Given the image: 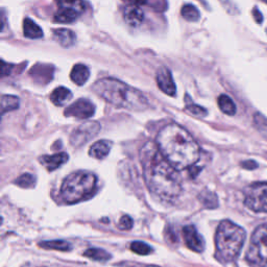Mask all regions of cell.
I'll return each mask as SVG.
<instances>
[{
  "label": "cell",
  "mask_w": 267,
  "mask_h": 267,
  "mask_svg": "<svg viewBox=\"0 0 267 267\" xmlns=\"http://www.w3.org/2000/svg\"><path fill=\"white\" fill-rule=\"evenodd\" d=\"M143 176L148 190L164 200H176L183 190L178 169L161 154L156 143L148 141L140 150Z\"/></svg>",
  "instance_id": "1"
},
{
  "label": "cell",
  "mask_w": 267,
  "mask_h": 267,
  "mask_svg": "<svg viewBox=\"0 0 267 267\" xmlns=\"http://www.w3.org/2000/svg\"><path fill=\"white\" fill-rule=\"evenodd\" d=\"M156 145L165 159L178 170L191 168L200 160V145L178 124L164 126L158 134Z\"/></svg>",
  "instance_id": "2"
},
{
  "label": "cell",
  "mask_w": 267,
  "mask_h": 267,
  "mask_svg": "<svg viewBox=\"0 0 267 267\" xmlns=\"http://www.w3.org/2000/svg\"><path fill=\"white\" fill-rule=\"evenodd\" d=\"M93 91L108 104L130 111H143L148 108V100L139 90L115 78L97 80Z\"/></svg>",
  "instance_id": "3"
},
{
  "label": "cell",
  "mask_w": 267,
  "mask_h": 267,
  "mask_svg": "<svg viewBox=\"0 0 267 267\" xmlns=\"http://www.w3.org/2000/svg\"><path fill=\"white\" fill-rule=\"evenodd\" d=\"M246 238V233L244 228L230 220L222 222L215 236L218 258L226 263L234 261L244 248Z\"/></svg>",
  "instance_id": "4"
},
{
  "label": "cell",
  "mask_w": 267,
  "mask_h": 267,
  "mask_svg": "<svg viewBox=\"0 0 267 267\" xmlns=\"http://www.w3.org/2000/svg\"><path fill=\"white\" fill-rule=\"evenodd\" d=\"M97 178L87 172H78L69 174L60 187V196L69 204H76L91 196L96 190Z\"/></svg>",
  "instance_id": "5"
},
{
  "label": "cell",
  "mask_w": 267,
  "mask_h": 267,
  "mask_svg": "<svg viewBox=\"0 0 267 267\" xmlns=\"http://www.w3.org/2000/svg\"><path fill=\"white\" fill-rule=\"evenodd\" d=\"M246 259L252 266H267V224H261L254 230Z\"/></svg>",
  "instance_id": "6"
},
{
  "label": "cell",
  "mask_w": 267,
  "mask_h": 267,
  "mask_svg": "<svg viewBox=\"0 0 267 267\" xmlns=\"http://www.w3.org/2000/svg\"><path fill=\"white\" fill-rule=\"evenodd\" d=\"M244 204L256 213H267V183H254L244 190Z\"/></svg>",
  "instance_id": "7"
},
{
  "label": "cell",
  "mask_w": 267,
  "mask_h": 267,
  "mask_svg": "<svg viewBox=\"0 0 267 267\" xmlns=\"http://www.w3.org/2000/svg\"><path fill=\"white\" fill-rule=\"evenodd\" d=\"M58 10L54 21L58 23H71L84 12V0H56Z\"/></svg>",
  "instance_id": "8"
},
{
  "label": "cell",
  "mask_w": 267,
  "mask_h": 267,
  "mask_svg": "<svg viewBox=\"0 0 267 267\" xmlns=\"http://www.w3.org/2000/svg\"><path fill=\"white\" fill-rule=\"evenodd\" d=\"M100 130V124L96 121H88L80 124L76 130L72 132L70 136V143L72 146L80 148L88 143Z\"/></svg>",
  "instance_id": "9"
},
{
  "label": "cell",
  "mask_w": 267,
  "mask_h": 267,
  "mask_svg": "<svg viewBox=\"0 0 267 267\" xmlns=\"http://www.w3.org/2000/svg\"><path fill=\"white\" fill-rule=\"evenodd\" d=\"M95 113V106L88 100L80 98L70 104L65 110V116L78 119H88Z\"/></svg>",
  "instance_id": "10"
},
{
  "label": "cell",
  "mask_w": 267,
  "mask_h": 267,
  "mask_svg": "<svg viewBox=\"0 0 267 267\" xmlns=\"http://www.w3.org/2000/svg\"><path fill=\"white\" fill-rule=\"evenodd\" d=\"M156 84L162 92L169 96H176V87L172 78V71L166 67H161L156 70Z\"/></svg>",
  "instance_id": "11"
},
{
  "label": "cell",
  "mask_w": 267,
  "mask_h": 267,
  "mask_svg": "<svg viewBox=\"0 0 267 267\" xmlns=\"http://www.w3.org/2000/svg\"><path fill=\"white\" fill-rule=\"evenodd\" d=\"M183 235L186 246L196 252H202L204 250V240L194 226H186L183 228Z\"/></svg>",
  "instance_id": "12"
},
{
  "label": "cell",
  "mask_w": 267,
  "mask_h": 267,
  "mask_svg": "<svg viewBox=\"0 0 267 267\" xmlns=\"http://www.w3.org/2000/svg\"><path fill=\"white\" fill-rule=\"evenodd\" d=\"M39 160L48 172H54L69 160V156L66 152H58L52 156H42Z\"/></svg>",
  "instance_id": "13"
},
{
  "label": "cell",
  "mask_w": 267,
  "mask_h": 267,
  "mask_svg": "<svg viewBox=\"0 0 267 267\" xmlns=\"http://www.w3.org/2000/svg\"><path fill=\"white\" fill-rule=\"evenodd\" d=\"M124 21L130 26H139L144 20L143 10L137 6H130L124 8Z\"/></svg>",
  "instance_id": "14"
},
{
  "label": "cell",
  "mask_w": 267,
  "mask_h": 267,
  "mask_svg": "<svg viewBox=\"0 0 267 267\" xmlns=\"http://www.w3.org/2000/svg\"><path fill=\"white\" fill-rule=\"evenodd\" d=\"M112 148V142L108 140H100L95 142L89 150L90 156L94 159H104V158L111 152Z\"/></svg>",
  "instance_id": "15"
},
{
  "label": "cell",
  "mask_w": 267,
  "mask_h": 267,
  "mask_svg": "<svg viewBox=\"0 0 267 267\" xmlns=\"http://www.w3.org/2000/svg\"><path fill=\"white\" fill-rule=\"evenodd\" d=\"M70 78L72 82H76L78 86H82L84 84H86L87 80L90 78V71L86 65L78 64L71 70Z\"/></svg>",
  "instance_id": "16"
},
{
  "label": "cell",
  "mask_w": 267,
  "mask_h": 267,
  "mask_svg": "<svg viewBox=\"0 0 267 267\" xmlns=\"http://www.w3.org/2000/svg\"><path fill=\"white\" fill-rule=\"evenodd\" d=\"M54 37L58 43L63 47H70L76 42V34L67 28H58L54 30Z\"/></svg>",
  "instance_id": "17"
},
{
  "label": "cell",
  "mask_w": 267,
  "mask_h": 267,
  "mask_svg": "<svg viewBox=\"0 0 267 267\" xmlns=\"http://www.w3.org/2000/svg\"><path fill=\"white\" fill-rule=\"evenodd\" d=\"M23 34L28 39H41L43 37V30L30 18H26L23 21Z\"/></svg>",
  "instance_id": "18"
},
{
  "label": "cell",
  "mask_w": 267,
  "mask_h": 267,
  "mask_svg": "<svg viewBox=\"0 0 267 267\" xmlns=\"http://www.w3.org/2000/svg\"><path fill=\"white\" fill-rule=\"evenodd\" d=\"M72 98V93L65 87H58L54 89L50 95V100L54 104L62 106Z\"/></svg>",
  "instance_id": "19"
},
{
  "label": "cell",
  "mask_w": 267,
  "mask_h": 267,
  "mask_svg": "<svg viewBox=\"0 0 267 267\" xmlns=\"http://www.w3.org/2000/svg\"><path fill=\"white\" fill-rule=\"evenodd\" d=\"M218 106H220V110L230 116H233L236 113V104L233 102V100L230 98V96L222 94L220 97H218Z\"/></svg>",
  "instance_id": "20"
},
{
  "label": "cell",
  "mask_w": 267,
  "mask_h": 267,
  "mask_svg": "<svg viewBox=\"0 0 267 267\" xmlns=\"http://www.w3.org/2000/svg\"><path fill=\"white\" fill-rule=\"evenodd\" d=\"M39 246L45 250H56L60 252H68L72 248L71 244L64 240H52V241H43L40 242Z\"/></svg>",
  "instance_id": "21"
},
{
  "label": "cell",
  "mask_w": 267,
  "mask_h": 267,
  "mask_svg": "<svg viewBox=\"0 0 267 267\" xmlns=\"http://www.w3.org/2000/svg\"><path fill=\"white\" fill-rule=\"evenodd\" d=\"M84 256L90 258L94 261H98V262H106L112 258V256L108 252L102 248H88L86 252H84Z\"/></svg>",
  "instance_id": "22"
},
{
  "label": "cell",
  "mask_w": 267,
  "mask_h": 267,
  "mask_svg": "<svg viewBox=\"0 0 267 267\" xmlns=\"http://www.w3.org/2000/svg\"><path fill=\"white\" fill-rule=\"evenodd\" d=\"M20 104V100L14 95H4L2 97V114L17 110Z\"/></svg>",
  "instance_id": "23"
},
{
  "label": "cell",
  "mask_w": 267,
  "mask_h": 267,
  "mask_svg": "<svg viewBox=\"0 0 267 267\" xmlns=\"http://www.w3.org/2000/svg\"><path fill=\"white\" fill-rule=\"evenodd\" d=\"M180 15L185 20L189 22H196L200 18V10L196 8V6H194L192 4H185L182 8Z\"/></svg>",
  "instance_id": "24"
},
{
  "label": "cell",
  "mask_w": 267,
  "mask_h": 267,
  "mask_svg": "<svg viewBox=\"0 0 267 267\" xmlns=\"http://www.w3.org/2000/svg\"><path fill=\"white\" fill-rule=\"evenodd\" d=\"M200 200L206 208L213 209L218 207V200L215 194L210 191H204L202 194H200Z\"/></svg>",
  "instance_id": "25"
},
{
  "label": "cell",
  "mask_w": 267,
  "mask_h": 267,
  "mask_svg": "<svg viewBox=\"0 0 267 267\" xmlns=\"http://www.w3.org/2000/svg\"><path fill=\"white\" fill-rule=\"evenodd\" d=\"M130 250L134 252L141 254V256H146V254H150V252H152V248L150 246H148V244H145V242H142V241L132 242Z\"/></svg>",
  "instance_id": "26"
},
{
  "label": "cell",
  "mask_w": 267,
  "mask_h": 267,
  "mask_svg": "<svg viewBox=\"0 0 267 267\" xmlns=\"http://www.w3.org/2000/svg\"><path fill=\"white\" fill-rule=\"evenodd\" d=\"M34 178L30 174H24L20 176L15 182V184L21 188H32L34 186Z\"/></svg>",
  "instance_id": "27"
},
{
  "label": "cell",
  "mask_w": 267,
  "mask_h": 267,
  "mask_svg": "<svg viewBox=\"0 0 267 267\" xmlns=\"http://www.w3.org/2000/svg\"><path fill=\"white\" fill-rule=\"evenodd\" d=\"M254 121L259 132L267 139V119L261 114L257 113L254 116Z\"/></svg>",
  "instance_id": "28"
},
{
  "label": "cell",
  "mask_w": 267,
  "mask_h": 267,
  "mask_svg": "<svg viewBox=\"0 0 267 267\" xmlns=\"http://www.w3.org/2000/svg\"><path fill=\"white\" fill-rule=\"evenodd\" d=\"M186 110L189 111L192 115H196L198 117H204V116L207 115V110H206L204 108L198 106V104H187Z\"/></svg>",
  "instance_id": "29"
},
{
  "label": "cell",
  "mask_w": 267,
  "mask_h": 267,
  "mask_svg": "<svg viewBox=\"0 0 267 267\" xmlns=\"http://www.w3.org/2000/svg\"><path fill=\"white\" fill-rule=\"evenodd\" d=\"M132 226H134V222H132V220L128 215H124V216L121 217V220H120L119 224H118V226L121 230H132Z\"/></svg>",
  "instance_id": "30"
},
{
  "label": "cell",
  "mask_w": 267,
  "mask_h": 267,
  "mask_svg": "<svg viewBox=\"0 0 267 267\" xmlns=\"http://www.w3.org/2000/svg\"><path fill=\"white\" fill-rule=\"evenodd\" d=\"M222 4H224V6L226 8V10L230 14H237L238 13V10H237V6L230 2V0H220Z\"/></svg>",
  "instance_id": "31"
},
{
  "label": "cell",
  "mask_w": 267,
  "mask_h": 267,
  "mask_svg": "<svg viewBox=\"0 0 267 267\" xmlns=\"http://www.w3.org/2000/svg\"><path fill=\"white\" fill-rule=\"evenodd\" d=\"M252 16H254V19L256 20V22H257L258 24H261V23H262V21H263V16H262L261 12L258 10L257 6H256V8H254V10H252Z\"/></svg>",
  "instance_id": "32"
},
{
  "label": "cell",
  "mask_w": 267,
  "mask_h": 267,
  "mask_svg": "<svg viewBox=\"0 0 267 267\" xmlns=\"http://www.w3.org/2000/svg\"><path fill=\"white\" fill-rule=\"evenodd\" d=\"M241 165H242V167H244L246 169H250V170H252V169H254V168L258 167V164L254 161H246V162L242 163Z\"/></svg>",
  "instance_id": "33"
},
{
  "label": "cell",
  "mask_w": 267,
  "mask_h": 267,
  "mask_svg": "<svg viewBox=\"0 0 267 267\" xmlns=\"http://www.w3.org/2000/svg\"><path fill=\"white\" fill-rule=\"evenodd\" d=\"M128 2L132 4V6H143L148 2V0H128Z\"/></svg>",
  "instance_id": "34"
},
{
  "label": "cell",
  "mask_w": 267,
  "mask_h": 267,
  "mask_svg": "<svg viewBox=\"0 0 267 267\" xmlns=\"http://www.w3.org/2000/svg\"><path fill=\"white\" fill-rule=\"evenodd\" d=\"M262 2H265V4H267V0H262Z\"/></svg>",
  "instance_id": "35"
},
{
  "label": "cell",
  "mask_w": 267,
  "mask_h": 267,
  "mask_svg": "<svg viewBox=\"0 0 267 267\" xmlns=\"http://www.w3.org/2000/svg\"><path fill=\"white\" fill-rule=\"evenodd\" d=\"M266 34H267V28H266Z\"/></svg>",
  "instance_id": "36"
}]
</instances>
